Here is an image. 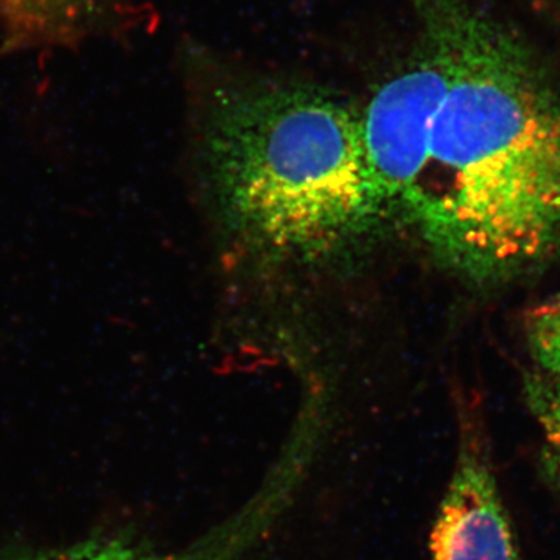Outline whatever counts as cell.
I'll return each mask as SVG.
<instances>
[{
	"instance_id": "1",
	"label": "cell",
	"mask_w": 560,
	"mask_h": 560,
	"mask_svg": "<svg viewBox=\"0 0 560 560\" xmlns=\"http://www.w3.org/2000/svg\"><path fill=\"white\" fill-rule=\"evenodd\" d=\"M444 61L430 153L401 212L434 256L499 282L560 254V90L510 28L467 0H411Z\"/></svg>"
},
{
	"instance_id": "2",
	"label": "cell",
	"mask_w": 560,
	"mask_h": 560,
	"mask_svg": "<svg viewBox=\"0 0 560 560\" xmlns=\"http://www.w3.org/2000/svg\"><path fill=\"white\" fill-rule=\"evenodd\" d=\"M206 151L232 226L272 253L318 257L383 215L360 110L301 81L231 84L210 102Z\"/></svg>"
},
{
	"instance_id": "3",
	"label": "cell",
	"mask_w": 560,
	"mask_h": 560,
	"mask_svg": "<svg viewBox=\"0 0 560 560\" xmlns=\"http://www.w3.org/2000/svg\"><path fill=\"white\" fill-rule=\"evenodd\" d=\"M447 90V70L436 49H419L383 81L360 110L361 142L372 194L383 215L404 209L425 167L434 116Z\"/></svg>"
},
{
	"instance_id": "4",
	"label": "cell",
	"mask_w": 560,
	"mask_h": 560,
	"mask_svg": "<svg viewBox=\"0 0 560 560\" xmlns=\"http://www.w3.org/2000/svg\"><path fill=\"white\" fill-rule=\"evenodd\" d=\"M474 411L460 418L455 466L430 533V560H518L492 447Z\"/></svg>"
},
{
	"instance_id": "5",
	"label": "cell",
	"mask_w": 560,
	"mask_h": 560,
	"mask_svg": "<svg viewBox=\"0 0 560 560\" xmlns=\"http://www.w3.org/2000/svg\"><path fill=\"white\" fill-rule=\"evenodd\" d=\"M311 469L300 452L282 451L238 510L179 550L161 551L121 537H102L13 560H249L293 504Z\"/></svg>"
},
{
	"instance_id": "6",
	"label": "cell",
	"mask_w": 560,
	"mask_h": 560,
	"mask_svg": "<svg viewBox=\"0 0 560 560\" xmlns=\"http://www.w3.org/2000/svg\"><path fill=\"white\" fill-rule=\"evenodd\" d=\"M108 0H0L2 50L73 47L97 31Z\"/></svg>"
},
{
	"instance_id": "7",
	"label": "cell",
	"mask_w": 560,
	"mask_h": 560,
	"mask_svg": "<svg viewBox=\"0 0 560 560\" xmlns=\"http://www.w3.org/2000/svg\"><path fill=\"white\" fill-rule=\"evenodd\" d=\"M523 397L540 430L539 470L560 499V377L530 368L523 374Z\"/></svg>"
},
{
	"instance_id": "8",
	"label": "cell",
	"mask_w": 560,
	"mask_h": 560,
	"mask_svg": "<svg viewBox=\"0 0 560 560\" xmlns=\"http://www.w3.org/2000/svg\"><path fill=\"white\" fill-rule=\"evenodd\" d=\"M523 334L534 368L560 377V296L528 308Z\"/></svg>"
}]
</instances>
